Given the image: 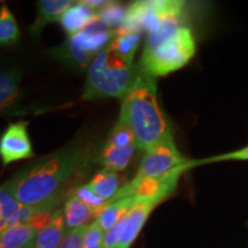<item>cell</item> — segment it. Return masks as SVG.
Listing matches in <instances>:
<instances>
[{
  "mask_svg": "<svg viewBox=\"0 0 248 248\" xmlns=\"http://www.w3.org/2000/svg\"><path fill=\"white\" fill-rule=\"evenodd\" d=\"M91 154L89 145L74 142L69 146L30 163L5 183L23 206H38L64 194L70 178L85 167Z\"/></svg>",
  "mask_w": 248,
  "mask_h": 248,
  "instance_id": "obj_1",
  "label": "cell"
},
{
  "mask_svg": "<svg viewBox=\"0 0 248 248\" xmlns=\"http://www.w3.org/2000/svg\"><path fill=\"white\" fill-rule=\"evenodd\" d=\"M119 121L131 129L136 146L142 152L172 135L169 121L157 101L156 80L153 76L140 69L131 91L122 100Z\"/></svg>",
  "mask_w": 248,
  "mask_h": 248,
  "instance_id": "obj_2",
  "label": "cell"
},
{
  "mask_svg": "<svg viewBox=\"0 0 248 248\" xmlns=\"http://www.w3.org/2000/svg\"><path fill=\"white\" fill-rule=\"evenodd\" d=\"M139 71V67L122 60L107 46L90 64L80 100H123L135 85Z\"/></svg>",
  "mask_w": 248,
  "mask_h": 248,
  "instance_id": "obj_3",
  "label": "cell"
},
{
  "mask_svg": "<svg viewBox=\"0 0 248 248\" xmlns=\"http://www.w3.org/2000/svg\"><path fill=\"white\" fill-rule=\"evenodd\" d=\"M197 44L188 27H182L154 48H144L139 68L148 75L161 77L181 69L194 57Z\"/></svg>",
  "mask_w": 248,
  "mask_h": 248,
  "instance_id": "obj_4",
  "label": "cell"
},
{
  "mask_svg": "<svg viewBox=\"0 0 248 248\" xmlns=\"http://www.w3.org/2000/svg\"><path fill=\"white\" fill-rule=\"evenodd\" d=\"M188 161L190 160L179 152L171 135L145 152L137 175L133 179L140 181L146 178H160L184 166Z\"/></svg>",
  "mask_w": 248,
  "mask_h": 248,
  "instance_id": "obj_5",
  "label": "cell"
},
{
  "mask_svg": "<svg viewBox=\"0 0 248 248\" xmlns=\"http://www.w3.org/2000/svg\"><path fill=\"white\" fill-rule=\"evenodd\" d=\"M33 148L28 133V122L11 123L0 136V161L2 167L33 157Z\"/></svg>",
  "mask_w": 248,
  "mask_h": 248,
  "instance_id": "obj_6",
  "label": "cell"
},
{
  "mask_svg": "<svg viewBox=\"0 0 248 248\" xmlns=\"http://www.w3.org/2000/svg\"><path fill=\"white\" fill-rule=\"evenodd\" d=\"M21 77L17 69H0V116H17L24 113L21 106Z\"/></svg>",
  "mask_w": 248,
  "mask_h": 248,
  "instance_id": "obj_7",
  "label": "cell"
},
{
  "mask_svg": "<svg viewBox=\"0 0 248 248\" xmlns=\"http://www.w3.org/2000/svg\"><path fill=\"white\" fill-rule=\"evenodd\" d=\"M157 206L154 201H138L132 206L125 215V226L121 237L120 243L115 248H130L133 241L137 239L145 223L152 212Z\"/></svg>",
  "mask_w": 248,
  "mask_h": 248,
  "instance_id": "obj_8",
  "label": "cell"
},
{
  "mask_svg": "<svg viewBox=\"0 0 248 248\" xmlns=\"http://www.w3.org/2000/svg\"><path fill=\"white\" fill-rule=\"evenodd\" d=\"M73 4L74 2L69 0H42V1H38L36 20L32 26L29 28L31 35L38 36L47 24L60 21L64 12Z\"/></svg>",
  "mask_w": 248,
  "mask_h": 248,
  "instance_id": "obj_9",
  "label": "cell"
},
{
  "mask_svg": "<svg viewBox=\"0 0 248 248\" xmlns=\"http://www.w3.org/2000/svg\"><path fill=\"white\" fill-rule=\"evenodd\" d=\"M142 31L117 29L108 47L122 60L133 63L136 51L140 44Z\"/></svg>",
  "mask_w": 248,
  "mask_h": 248,
  "instance_id": "obj_10",
  "label": "cell"
},
{
  "mask_svg": "<svg viewBox=\"0 0 248 248\" xmlns=\"http://www.w3.org/2000/svg\"><path fill=\"white\" fill-rule=\"evenodd\" d=\"M63 212L58 209L53 214L51 222L37 234L33 248H59L66 235Z\"/></svg>",
  "mask_w": 248,
  "mask_h": 248,
  "instance_id": "obj_11",
  "label": "cell"
},
{
  "mask_svg": "<svg viewBox=\"0 0 248 248\" xmlns=\"http://www.w3.org/2000/svg\"><path fill=\"white\" fill-rule=\"evenodd\" d=\"M94 11L85 6L82 1L71 5L60 18L62 29L69 36H74L82 31L95 17Z\"/></svg>",
  "mask_w": 248,
  "mask_h": 248,
  "instance_id": "obj_12",
  "label": "cell"
},
{
  "mask_svg": "<svg viewBox=\"0 0 248 248\" xmlns=\"http://www.w3.org/2000/svg\"><path fill=\"white\" fill-rule=\"evenodd\" d=\"M86 185L95 194H98L102 199L109 201L110 203L114 197L124 186L122 185V179H121L119 173L107 168L101 169L100 171L95 173Z\"/></svg>",
  "mask_w": 248,
  "mask_h": 248,
  "instance_id": "obj_13",
  "label": "cell"
},
{
  "mask_svg": "<svg viewBox=\"0 0 248 248\" xmlns=\"http://www.w3.org/2000/svg\"><path fill=\"white\" fill-rule=\"evenodd\" d=\"M63 216L67 231L86 226V223L92 217H95L94 213L92 212V209L90 208L88 204H85L73 193L69 195L66 203H64Z\"/></svg>",
  "mask_w": 248,
  "mask_h": 248,
  "instance_id": "obj_14",
  "label": "cell"
},
{
  "mask_svg": "<svg viewBox=\"0 0 248 248\" xmlns=\"http://www.w3.org/2000/svg\"><path fill=\"white\" fill-rule=\"evenodd\" d=\"M38 232L28 222L8 226L0 232V248H22L35 241Z\"/></svg>",
  "mask_w": 248,
  "mask_h": 248,
  "instance_id": "obj_15",
  "label": "cell"
},
{
  "mask_svg": "<svg viewBox=\"0 0 248 248\" xmlns=\"http://www.w3.org/2000/svg\"><path fill=\"white\" fill-rule=\"evenodd\" d=\"M136 146L131 147H116L110 144H105L100 154L98 155V162L105 166V168L114 170V171H122L128 168L131 162Z\"/></svg>",
  "mask_w": 248,
  "mask_h": 248,
  "instance_id": "obj_16",
  "label": "cell"
},
{
  "mask_svg": "<svg viewBox=\"0 0 248 248\" xmlns=\"http://www.w3.org/2000/svg\"><path fill=\"white\" fill-rule=\"evenodd\" d=\"M135 203L136 201L133 198L114 201V202H111L109 206L102 210L100 215L95 218V221H97L102 231H109L111 228H114L128 214Z\"/></svg>",
  "mask_w": 248,
  "mask_h": 248,
  "instance_id": "obj_17",
  "label": "cell"
},
{
  "mask_svg": "<svg viewBox=\"0 0 248 248\" xmlns=\"http://www.w3.org/2000/svg\"><path fill=\"white\" fill-rule=\"evenodd\" d=\"M21 31L14 14L7 5L0 7V46L15 45L20 40Z\"/></svg>",
  "mask_w": 248,
  "mask_h": 248,
  "instance_id": "obj_18",
  "label": "cell"
},
{
  "mask_svg": "<svg viewBox=\"0 0 248 248\" xmlns=\"http://www.w3.org/2000/svg\"><path fill=\"white\" fill-rule=\"evenodd\" d=\"M52 54H53L55 58L60 59L61 61L66 62L69 66L79 68V69L90 67V64L92 63V61L94 60L95 58L94 55L84 53V52L75 48L68 42L64 43L63 45H61L60 47L53 49V51H52Z\"/></svg>",
  "mask_w": 248,
  "mask_h": 248,
  "instance_id": "obj_19",
  "label": "cell"
},
{
  "mask_svg": "<svg viewBox=\"0 0 248 248\" xmlns=\"http://www.w3.org/2000/svg\"><path fill=\"white\" fill-rule=\"evenodd\" d=\"M126 13V7L119 2L108 1L104 7L97 12V16L104 21L113 30L120 29L122 26L124 16Z\"/></svg>",
  "mask_w": 248,
  "mask_h": 248,
  "instance_id": "obj_20",
  "label": "cell"
},
{
  "mask_svg": "<svg viewBox=\"0 0 248 248\" xmlns=\"http://www.w3.org/2000/svg\"><path fill=\"white\" fill-rule=\"evenodd\" d=\"M107 144H110L116 147L136 146L135 136H133L131 129L125 123L117 120L116 124L111 129L109 136H108Z\"/></svg>",
  "mask_w": 248,
  "mask_h": 248,
  "instance_id": "obj_21",
  "label": "cell"
},
{
  "mask_svg": "<svg viewBox=\"0 0 248 248\" xmlns=\"http://www.w3.org/2000/svg\"><path fill=\"white\" fill-rule=\"evenodd\" d=\"M71 193L76 195V197L78 198L79 200H82L85 204H88L90 208L92 209V212L94 213L95 218L100 215L102 210L110 204L109 201L102 199V198L99 197L98 194H95L86 184L77 187L76 190L71 192Z\"/></svg>",
  "mask_w": 248,
  "mask_h": 248,
  "instance_id": "obj_22",
  "label": "cell"
},
{
  "mask_svg": "<svg viewBox=\"0 0 248 248\" xmlns=\"http://www.w3.org/2000/svg\"><path fill=\"white\" fill-rule=\"evenodd\" d=\"M0 204H1L2 214H4L6 222L9 226L14 217L17 215V213L23 207V204H21L13 195L9 193L5 184L0 185Z\"/></svg>",
  "mask_w": 248,
  "mask_h": 248,
  "instance_id": "obj_23",
  "label": "cell"
},
{
  "mask_svg": "<svg viewBox=\"0 0 248 248\" xmlns=\"http://www.w3.org/2000/svg\"><path fill=\"white\" fill-rule=\"evenodd\" d=\"M104 235V231L101 230L97 221L91 223L86 228L84 239H83V248H101Z\"/></svg>",
  "mask_w": 248,
  "mask_h": 248,
  "instance_id": "obj_24",
  "label": "cell"
},
{
  "mask_svg": "<svg viewBox=\"0 0 248 248\" xmlns=\"http://www.w3.org/2000/svg\"><path fill=\"white\" fill-rule=\"evenodd\" d=\"M86 228L88 225L67 231L59 248H83V239H84Z\"/></svg>",
  "mask_w": 248,
  "mask_h": 248,
  "instance_id": "obj_25",
  "label": "cell"
},
{
  "mask_svg": "<svg viewBox=\"0 0 248 248\" xmlns=\"http://www.w3.org/2000/svg\"><path fill=\"white\" fill-rule=\"evenodd\" d=\"M124 226H125V216L114 228H111L109 231L106 232V234L104 235L101 248H115L117 244L120 243L121 237H122Z\"/></svg>",
  "mask_w": 248,
  "mask_h": 248,
  "instance_id": "obj_26",
  "label": "cell"
},
{
  "mask_svg": "<svg viewBox=\"0 0 248 248\" xmlns=\"http://www.w3.org/2000/svg\"><path fill=\"white\" fill-rule=\"evenodd\" d=\"M247 160H248V146L241 148V150L230 152V153L217 155V156H213L207 160H202L200 161V164L207 163V162H219V161H247Z\"/></svg>",
  "mask_w": 248,
  "mask_h": 248,
  "instance_id": "obj_27",
  "label": "cell"
},
{
  "mask_svg": "<svg viewBox=\"0 0 248 248\" xmlns=\"http://www.w3.org/2000/svg\"><path fill=\"white\" fill-rule=\"evenodd\" d=\"M8 228L7 222H6L4 214H2V209H1V204H0V232L4 231L5 229Z\"/></svg>",
  "mask_w": 248,
  "mask_h": 248,
  "instance_id": "obj_28",
  "label": "cell"
},
{
  "mask_svg": "<svg viewBox=\"0 0 248 248\" xmlns=\"http://www.w3.org/2000/svg\"><path fill=\"white\" fill-rule=\"evenodd\" d=\"M33 243H35V241H32V243H30L29 245H27V246H24L22 248H33Z\"/></svg>",
  "mask_w": 248,
  "mask_h": 248,
  "instance_id": "obj_29",
  "label": "cell"
}]
</instances>
